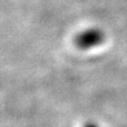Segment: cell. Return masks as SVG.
<instances>
[{
  "label": "cell",
  "mask_w": 127,
  "mask_h": 127,
  "mask_svg": "<svg viewBox=\"0 0 127 127\" xmlns=\"http://www.w3.org/2000/svg\"><path fill=\"white\" fill-rule=\"evenodd\" d=\"M105 40V33L98 28H90L79 32L75 38V44L80 49H90L101 45Z\"/></svg>",
  "instance_id": "obj_1"
},
{
  "label": "cell",
  "mask_w": 127,
  "mask_h": 127,
  "mask_svg": "<svg viewBox=\"0 0 127 127\" xmlns=\"http://www.w3.org/2000/svg\"><path fill=\"white\" fill-rule=\"evenodd\" d=\"M85 127H97V126H95L94 124H86Z\"/></svg>",
  "instance_id": "obj_2"
}]
</instances>
